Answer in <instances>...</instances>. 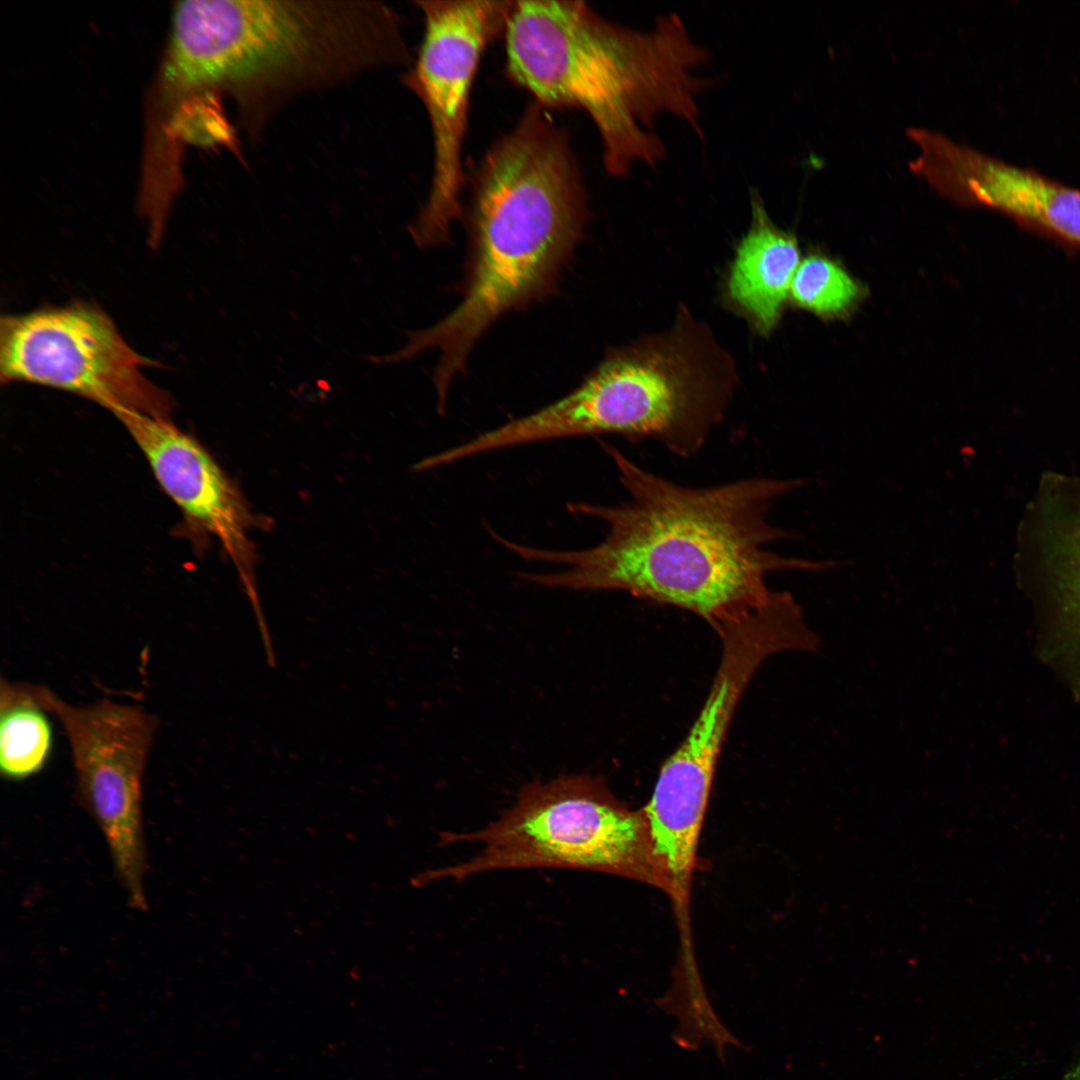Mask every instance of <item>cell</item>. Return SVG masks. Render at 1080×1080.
<instances>
[{"mask_svg": "<svg viewBox=\"0 0 1080 1080\" xmlns=\"http://www.w3.org/2000/svg\"><path fill=\"white\" fill-rule=\"evenodd\" d=\"M628 499L615 505L569 503L570 513L601 520L604 539L580 550H548L503 542L527 561L565 569L521 573L550 588L619 590L702 617L713 627L763 603L766 576L780 570L820 571L835 561L787 557L768 547L792 534L770 523L777 499L805 479L749 478L709 487L677 484L645 470L600 441Z\"/></svg>", "mask_w": 1080, "mask_h": 1080, "instance_id": "obj_1", "label": "cell"}, {"mask_svg": "<svg viewBox=\"0 0 1080 1080\" xmlns=\"http://www.w3.org/2000/svg\"><path fill=\"white\" fill-rule=\"evenodd\" d=\"M587 195L568 136L532 102L486 152L467 208L469 255L458 304L432 326L408 333L380 363L439 352L432 374L443 414L482 335L506 313L550 295L583 237Z\"/></svg>", "mask_w": 1080, "mask_h": 1080, "instance_id": "obj_2", "label": "cell"}, {"mask_svg": "<svg viewBox=\"0 0 1080 1080\" xmlns=\"http://www.w3.org/2000/svg\"><path fill=\"white\" fill-rule=\"evenodd\" d=\"M505 72L545 109L579 108L598 130L606 171L654 166L663 114L700 136L696 75L708 58L673 13L646 31L610 22L582 1H513L504 31Z\"/></svg>", "mask_w": 1080, "mask_h": 1080, "instance_id": "obj_3", "label": "cell"}, {"mask_svg": "<svg viewBox=\"0 0 1080 1080\" xmlns=\"http://www.w3.org/2000/svg\"><path fill=\"white\" fill-rule=\"evenodd\" d=\"M171 16L165 87L229 92L248 125L298 93L409 57L380 2L189 0Z\"/></svg>", "mask_w": 1080, "mask_h": 1080, "instance_id": "obj_4", "label": "cell"}, {"mask_svg": "<svg viewBox=\"0 0 1080 1080\" xmlns=\"http://www.w3.org/2000/svg\"><path fill=\"white\" fill-rule=\"evenodd\" d=\"M730 354L681 305L661 334L609 350L560 399L483 432L489 453L567 437L614 434L651 439L680 457L701 450L721 422L735 387Z\"/></svg>", "mask_w": 1080, "mask_h": 1080, "instance_id": "obj_5", "label": "cell"}, {"mask_svg": "<svg viewBox=\"0 0 1080 1080\" xmlns=\"http://www.w3.org/2000/svg\"><path fill=\"white\" fill-rule=\"evenodd\" d=\"M440 845L480 843V851L417 878L420 885L463 881L485 872L573 868L619 875L662 889L643 810L618 800L599 777L561 776L525 785L515 803L484 828L442 832Z\"/></svg>", "mask_w": 1080, "mask_h": 1080, "instance_id": "obj_6", "label": "cell"}, {"mask_svg": "<svg viewBox=\"0 0 1080 1080\" xmlns=\"http://www.w3.org/2000/svg\"><path fill=\"white\" fill-rule=\"evenodd\" d=\"M424 33L404 77L421 99L432 130L433 166L426 200L409 233L422 249L448 243L462 213V164L473 83L488 45L504 35L513 1H417Z\"/></svg>", "mask_w": 1080, "mask_h": 1080, "instance_id": "obj_7", "label": "cell"}, {"mask_svg": "<svg viewBox=\"0 0 1080 1080\" xmlns=\"http://www.w3.org/2000/svg\"><path fill=\"white\" fill-rule=\"evenodd\" d=\"M154 362L133 350L112 319L82 301L6 314L0 321V380L69 392L112 413L126 409L170 419L169 394L143 370Z\"/></svg>", "mask_w": 1080, "mask_h": 1080, "instance_id": "obj_8", "label": "cell"}, {"mask_svg": "<svg viewBox=\"0 0 1080 1080\" xmlns=\"http://www.w3.org/2000/svg\"><path fill=\"white\" fill-rule=\"evenodd\" d=\"M32 688L66 733L78 800L105 838L129 906L146 910L142 798L157 719L136 705L108 699L71 705L45 686Z\"/></svg>", "mask_w": 1080, "mask_h": 1080, "instance_id": "obj_9", "label": "cell"}, {"mask_svg": "<svg viewBox=\"0 0 1080 1080\" xmlns=\"http://www.w3.org/2000/svg\"><path fill=\"white\" fill-rule=\"evenodd\" d=\"M718 670L688 734L661 767L648 808L681 826L704 821L721 748L735 709L760 665L784 651H804L806 628L794 609L770 599L716 627Z\"/></svg>", "mask_w": 1080, "mask_h": 1080, "instance_id": "obj_10", "label": "cell"}, {"mask_svg": "<svg viewBox=\"0 0 1080 1080\" xmlns=\"http://www.w3.org/2000/svg\"><path fill=\"white\" fill-rule=\"evenodd\" d=\"M909 169L943 196L998 210L1067 247H1080V190L1006 163L947 136L911 127Z\"/></svg>", "mask_w": 1080, "mask_h": 1080, "instance_id": "obj_11", "label": "cell"}, {"mask_svg": "<svg viewBox=\"0 0 1080 1080\" xmlns=\"http://www.w3.org/2000/svg\"><path fill=\"white\" fill-rule=\"evenodd\" d=\"M145 456L165 493L194 531L219 540L234 562L259 624L265 622L254 582L248 532L256 524L239 490L207 450L170 419L113 412Z\"/></svg>", "mask_w": 1080, "mask_h": 1080, "instance_id": "obj_12", "label": "cell"}, {"mask_svg": "<svg viewBox=\"0 0 1080 1080\" xmlns=\"http://www.w3.org/2000/svg\"><path fill=\"white\" fill-rule=\"evenodd\" d=\"M751 220L739 241L724 282L727 304L760 335L780 320L799 266L796 238L778 228L760 194L750 192Z\"/></svg>", "mask_w": 1080, "mask_h": 1080, "instance_id": "obj_13", "label": "cell"}, {"mask_svg": "<svg viewBox=\"0 0 1080 1080\" xmlns=\"http://www.w3.org/2000/svg\"><path fill=\"white\" fill-rule=\"evenodd\" d=\"M50 714L36 698L32 684L0 682V773L12 782L39 774L54 748Z\"/></svg>", "mask_w": 1080, "mask_h": 1080, "instance_id": "obj_14", "label": "cell"}, {"mask_svg": "<svg viewBox=\"0 0 1080 1080\" xmlns=\"http://www.w3.org/2000/svg\"><path fill=\"white\" fill-rule=\"evenodd\" d=\"M859 294V286L839 265L816 255L800 262L790 289L796 305L823 316L845 312Z\"/></svg>", "mask_w": 1080, "mask_h": 1080, "instance_id": "obj_15", "label": "cell"}, {"mask_svg": "<svg viewBox=\"0 0 1080 1080\" xmlns=\"http://www.w3.org/2000/svg\"><path fill=\"white\" fill-rule=\"evenodd\" d=\"M1064 1080H1080V1061L1066 1075Z\"/></svg>", "mask_w": 1080, "mask_h": 1080, "instance_id": "obj_16", "label": "cell"}, {"mask_svg": "<svg viewBox=\"0 0 1080 1080\" xmlns=\"http://www.w3.org/2000/svg\"><path fill=\"white\" fill-rule=\"evenodd\" d=\"M1076 600L1080 609V575L1076 583Z\"/></svg>", "mask_w": 1080, "mask_h": 1080, "instance_id": "obj_17", "label": "cell"}]
</instances>
